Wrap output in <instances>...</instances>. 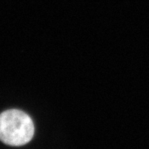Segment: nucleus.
<instances>
[{"mask_svg":"<svg viewBox=\"0 0 149 149\" xmlns=\"http://www.w3.org/2000/svg\"><path fill=\"white\" fill-rule=\"evenodd\" d=\"M34 124L26 113L8 109L0 113V140L9 146H22L32 140Z\"/></svg>","mask_w":149,"mask_h":149,"instance_id":"f257e3e1","label":"nucleus"}]
</instances>
